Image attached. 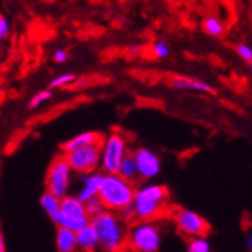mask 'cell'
I'll return each mask as SVG.
<instances>
[{"instance_id": "1", "label": "cell", "mask_w": 252, "mask_h": 252, "mask_svg": "<svg viewBox=\"0 0 252 252\" xmlns=\"http://www.w3.org/2000/svg\"><path fill=\"white\" fill-rule=\"evenodd\" d=\"M133 207L136 220H160L169 209V190L158 183H142L136 188Z\"/></svg>"}, {"instance_id": "2", "label": "cell", "mask_w": 252, "mask_h": 252, "mask_svg": "<svg viewBox=\"0 0 252 252\" xmlns=\"http://www.w3.org/2000/svg\"><path fill=\"white\" fill-rule=\"evenodd\" d=\"M91 225L98 236L103 252H126L128 249V223L117 212H104L93 218Z\"/></svg>"}, {"instance_id": "3", "label": "cell", "mask_w": 252, "mask_h": 252, "mask_svg": "<svg viewBox=\"0 0 252 252\" xmlns=\"http://www.w3.org/2000/svg\"><path fill=\"white\" fill-rule=\"evenodd\" d=\"M163 236V223L160 220H134L128 226V249L131 252H160Z\"/></svg>"}, {"instance_id": "4", "label": "cell", "mask_w": 252, "mask_h": 252, "mask_svg": "<svg viewBox=\"0 0 252 252\" xmlns=\"http://www.w3.org/2000/svg\"><path fill=\"white\" fill-rule=\"evenodd\" d=\"M136 193V185L120 174H106L98 196L104 202L109 212L120 213L124 207L133 204Z\"/></svg>"}, {"instance_id": "5", "label": "cell", "mask_w": 252, "mask_h": 252, "mask_svg": "<svg viewBox=\"0 0 252 252\" xmlns=\"http://www.w3.org/2000/svg\"><path fill=\"white\" fill-rule=\"evenodd\" d=\"M128 153V137L123 131L112 130L104 134L101 142V171L104 174H118Z\"/></svg>"}, {"instance_id": "6", "label": "cell", "mask_w": 252, "mask_h": 252, "mask_svg": "<svg viewBox=\"0 0 252 252\" xmlns=\"http://www.w3.org/2000/svg\"><path fill=\"white\" fill-rule=\"evenodd\" d=\"M76 172L73 171L70 162L63 153L56 156L49 166L47 175H45V190L52 192L61 199L71 195V188L74 183Z\"/></svg>"}, {"instance_id": "7", "label": "cell", "mask_w": 252, "mask_h": 252, "mask_svg": "<svg viewBox=\"0 0 252 252\" xmlns=\"http://www.w3.org/2000/svg\"><path fill=\"white\" fill-rule=\"evenodd\" d=\"M91 216L88 213L86 204L80 201L76 195H68L62 198L61 213L58 220V228H66L74 233L83 230L85 226L91 225Z\"/></svg>"}, {"instance_id": "8", "label": "cell", "mask_w": 252, "mask_h": 252, "mask_svg": "<svg viewBox=\"0 0 252 252\" xmlns=\"http://www.w3.org/2000/svg\"><path fill=\"white\" fill-rule=\"evenodd\" d=\"M171 218L178 233H181L188 239L207 236L210 233V225L205 220V218H202L199 213L190 209H183V207L175 209Z\"/></svg>"}, {"instance_id": "9", "label": "cell", "mask_w": 252, "mask_h": 252, "mask_svg": "<svg viewBox=\"0 0 252 252\" xmlns=\"http://www.w3.org/2000/svg\"><path fill=\"white\" fill-rule=\"evenodd\" d=\"M76 175L101 171V144H94L65 154Z\"/></svg>"}, {"instance_id": "10", "label": "cell", "mask_w": 252, "mask_h": 252, "mask_svg": "<svg viewBox=\"0 0 252 252\" xmlns=\"http://www.w3.org/2000/svg\"><path fill=\"white\" fill-rule=\"evenodd\" d=\"M133 156L137 163V172H139V181L150 183L162 172V158L160 156L145 147H137L133 150Z\"/></svg>"}, {"instance_id": "11", "label": "cell", "mask_w": 252, "mask_h": 252, "mask_svg": "<svg viewBox=\"0 0 252 252\" xmlns=\"http://www.w3.org/2000/svg\"><path fill=\"white\" fill-rule=\"evenodd\" d=\"M104 172L103 171H97V172H89V174H82L77 175V188H76V196L83 201L85 204L88 201H91L93 198L98 196L103 180H104Z\"/></svg>"}, {"instance_id": "12", "label": "cell", "mask_w": 252, "mask_h": 252, "mask_svg": "<svg viewBox=\"0 0 252 252\" xmlns=\"http://www.w3.org/2000/svg\"><path fill=\"white\" fill-rule=\"evenodd\" d=\"M103 137H104V134H101L98 131H82V133L70 137L68 141H65L61 145V151L63 154H68V153H73L76 150H80V148H85L89 145L101 144Z\"/></svg>"}, {"instance_id": "13", "label": "cell", "mask_w": 252, "mask_h": 252, "mask_svg": "<svg viewBox=\"0 0 252 252\" xmlns=\"http://www.w3.org/2000/svg\"><path fill=\"white\" fill-rule=\"evenodd\" d=\"M171 86L175 89H181V91H193V93H207V94H213L215 88L204 82L201 79H195V77H185V76H177L171 79Z\"/></svg>"}, {"instance_id": "14", "label": "cell", "mask_w": 252, "mask_h": 252, "mask_svg": "<svg viewBox=\"0 0 252 252\" xmlns=\"http://www.w3.org/2000/svg\"><path fill=\"white\" fill-rule=\"evenodd\" d=\"M77 251L82 252H95L97 249H100V242H98V236L94 230L93 225L85 226L83 230L77 231Z\"/></svg>"}, {"instance_id": "15", "label": "cell", "mask_w": 252, "mask_h": 252, "mask_svg": "<svg viewBox=\"0 0 252 252\" xmlns=\"http://www.w3.org/2000/svg\"><path fill=\"white\" fill-rule=\"evenodd\" d=\"M61 204H62V199L56 195H53L52 192L45 190L41 198H39V205L41 209L45 212V215L49 216V219L58 225V220H59V213H61Z\"/></svg>"}, {"instance_id": "16", "label": "cell", "mask_w": 252, "mask_h": 252, "mask_svg": "<svg viewBox=\"0 0 252 252\" xmlns=\"http://www.w3.org/2000/svg\"><path fill=\"white\" fill-rule=\"evenodd\" d=\"M56 251L58 252H76L77 251V234L66 228L56 230Z\"/></svg>"}, {"instance_id": "17", "label": "cell", "mask_w": 252, "mask_h": 252, "mask_svg": "<svg viewBox=\"0 0 252 252\" xmlns=\"http://www.w3.org/2000/svg\"><path fill=\"white\" fill-rule=\"evenodd\" d=\"M118 174H120L123 178H126V180L134 183V185H136L137 181H139V172H137V163H136V158H134V156H133V151H130V153L126 156V158L123 160V163H121V166H120Z\"/></svg>"}, {"instance_id": "18", "label": "cell", "mask_w": 252, "mask_h": 252, "mask_svg": "<svg viewBox=\"0 0 252 252\" xmlns=\"http://www.w3.org/2000/svg\"><path fill=\"white\" fill-rule=\"evenodd\" d=\"M202 31L210 36L219 38L225 33V25L218 17L210 15V17H205L202 20Z\"/></svg>"}, {"instance_id": "19", "label": "cell", "mask_w": 252, "mask_h": 252, "mask_svg": "<svg viewBox=\"0 0 252 252\" xmlns=\"http://www.w3.org/2000/svg\"><path fill=\"white\" fill-rule=\"evenodd\" d=\"M188 252H212V245L207 236L188 239Z\"/></svg>"}, {"instance_id": "20", "label": "cell", "mask_w": 252, "mask_h": 252, "mask_svg": "<svg viewBox=\"0 0 252 252\" xmlns=\"http://www.w3.org/2000/svg\"><path fill=\"white\" fill-rule=\"evenodd\" d=\"M86 209H88V213H89L91 219L97 218V216L103 215L104 212H107L106 205H104V202L101 201L100 196H95V198H93L91 201H88L86 202Z\"/></svg>"}, {"instance_id": "21", "label": "cell", "mask_w": 252, "mask_h": 252, "mask_svg": "<svg viewBox=\"0 0 252 252\" xmlns=\"http://www.w3.org/2000/svg\"><path fill=\"white\" fill-rule=\"evenodd\" d=\"M52 91L50 89H44V91H39V93H36L31 100H29V104H28V107L31 109V110H35V109H38L41 104H44V103H47L50 98H52Z\"/></svg>"}, {"instance_id": "22", "label": "cell", "mask_w": 252, "mask_h": 252, "mask_svg": "<svg viewBox=\"0 0 252 252\" xmlns=\"http://www.w3.org/2000/svg\"><path fill=\"white\" fill-rule=\"evenodd\" d=\"M153 53L158 59H165L169 56V45L165 39H157L153 44Z\"/></svg>"}, {"instance_id": "23", "label": "cell", "mask_w": 252, "mask_h": 252, "mask_svg": "<svg viewBox=\"0 0 252 252\" xmlns=\"http://www.w3.org/2000/svg\"><path fill=\"white\" fill-rule=\"evenodd\" d=\"M74 80H76L74 74H61V76L55 77V79L50 82L49 88H50V89H55V88H63V86L71 85Z\"/></svg>"}, {"instance_id": "24", "label": "cell", "mask_w": 252, "mask_h": 252, "mask_svg": "<svg viewBox=\"0 0 252 252\" xmlns=\"http://www.w3.org/2000/svg\"><path fill=\"white\" fill-rule=\"evenodd\" d=\"M236 53L246 62H252V47H249L248 44H237L236 45Z\"/></svg>"}, {"instance_id": "25", "label": "cell", "mask_w": 252, "mask_h": 252, "mask_svg": "<svg viewBox=\"0 0 252 252\" xmlns=\"http://www.w3.org/2000/svg\"><path fill=\"white\" fill-rule=\"evenodd\" d=\"M128 225L130 223H133L134 220H136V213H134V207H133V204H130V205H127V207H124L120 213H118Z\"/></svg>"}, {"instance_id": "26", "label": "cell", "mask_w": 252, "mask_h": 252, "mask_svg": "<svg viewBox=\"0 0 252 252\" xmlns=\"http://www.w3.org/2000/svg\"><path fill=\"white\" fill-rule=\"evenodd\" d=\"M8 32H9V23L6 20V17L2 14L0 15V38L5 39L8 36Z\"/></svg>"}, {"instance_id": "27", "label": "cell", "mask_w": 252, "mask_h": 252, "mask_svg": "<svg viewBox=\"0 0 252 252\" xmlns=\"http://www.w3.org/2000/svg\"><path fill=\"white\" fill-rule=\"evenodd\" d=\"M53 59H55V62H58V63H65V62L68 61V52L63 50V49H58V50L55 52V55H53Z\"/></svg>"}, {"instance_id": "28", "label": "cell", "mask_w": 252, "mask_h": 252, "mask_svg": "<svg viewBox=\"0 0 252 252\" xmlns=\"http://www.w3.org/2000/svg\"><path fill=\"white\" fill-rule=\"evenodd\" d=\"M0 252H6V240L3 234H0Z\"/></svg>"}, {"instance_id": "29", "label": "cell", "mask_w": 252, "mask_h": 252, "mask_svg": "<svg viewBox=\"0 0 252 252\" xmlns=\"http://www.w3.org/2000/svg\"><path fill=\"white\" fill-rule=\"evenodd\" d=\"M245 245H246V249H248V251H252V233L246 236V242H245Z\"/></svg>"}, {"instance_id": "30", "label": "cell", "mask_w": 252, "mask_h": 252, "mask_svg": "<svg viewBox=\"0 0 252 252\" xmlns=\"http://www.w3.org/2000/svg\"><path fill=\"white\" fill-rule=\"evenodd\" d=\"M137 50H139V49H137V45H130V47H128V52H131V53H134Z\"/></svg>"}, {"instance_id": "31", "label": "cell", "mask_w": 252, "mask_h": 252, "mask_svg": "<svg viewBox=\"0 0 252 252\" xmlns=\"http://www.w3.org/2000/svg\"><path fill=\"white\" fill-rule=\"evenodd\" d=\"M249 68H251V71H252V62H249Z\"/></svg>"}, {"instance_id": "32", "label": "cell", "mask_w": 252, "mask_h": 252, "mask_svg": "<svg viewBox=\"0 0 252 252\" xmlns=\"http://www.w3.org/2000/svg\"><path fill=\"white\" fill-rule=\"evenodd\" d=\"M5 2H6V3H9V2H12V0H5Z\"/></svg>"}]
</instances>
